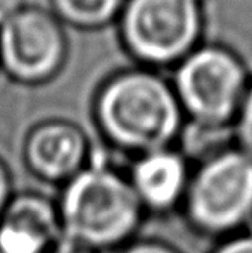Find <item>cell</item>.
<instances>
[{
    "instance_id": "3957f363",
    "label": "cell",
    "mask_w": 252,
    "mask_h": 253,
    "mask_svg": "<svg viewBox=\"0 0 252 253\" xmlns=\"http://www.w3.org/2000/svg\"><path fill=\"white\" fill-rule=\"evenodd\" d=\"M199 31L195 0H128L123 35L135 55L169 62L190 48Z\"/></svg>"
},
{
    "instance_id": "ba28073f",
    "label": "cell",
    "mask_w": 252,
    "mask_h": 253,
    "mask_svg": "<svg viewBox=\"0 0 252 253\" xmlns=\"http://www.w3.org/2000/svg\"><path fill=\"white\" fill-rule=\"evenodd\" d=\"M55 231L54 212L47 203L31 197L19 198L0 226V253H42Z\"/></svg>"
},
{
    "instance_id": "30bf717a",
    "label": "cell",
    "mask_w": 252,
    "mask_h": 253,
    "mask_svg": "<svg viewBox=\"0 0 252 253\" xmlns=\"http://www.w3.org/2000/svg\"><path fill=\"white\" fill-rule=\"evenodd\" d=\"M123 0H54L57 12L78 26H99L109 21Z\"/></svg>"
},
{
    "instance_id": "52a82bcc",
    "label": "cell",
    "mask_w": 252,
    "mask_h": 253,
    "mask_svg": "<svg viewBox=\"0 0 252 253\" xmlns=\"http://www.w3.org/2000/svg\"><path fill=\"white\" fill-rule=\"evenodd\" d=\"M26 155L31 167L44 177H66L83 160V134L69 124H45L30 136Z\"/></svg>"
},
{
    "instance_id": "9c48e42d",
    "label": "cell",
    "mask_w": 252,
    "mask_h": 253,
    "mask_svg": "<svg viewBox=\"0 0 252 253\" xmlns=\"http://www.w3.org/2000/svg\"><path fill=\"white\" fill-rule=\"evenodd\" d=\"M185 183V166L180 157L168 152H154L135 169L137 193L149 203L166 207L176 200Z\"/></svg>"
},
{
    "instance_id": "4fadbf2b",
    "label": "cell",
    "mask_w": 252,
    "mask_h": 253,
    "mask_svg": "<svg viewBox=\"0 0 252 253\" xmlns=\"http://www.w3.org/2000/svg\"><path fill=\"white\" fill-rule=\"evenodd\" d=\"M218 253H252V238H240V240L232 241Z\"/></svg>"
},
{
    "instance_id": "2e32d148",
    "label": "cell",
    "mask_w": 252,
    "mask_h": 253,
    "mask_svg": "<svg viewBox=\"0 0 252 253\" xmlns=\"http://www.w3.org/2000/svg\"><path fill=\"white\" fill-rule=\"evenodd\" d=\"M52 253H90V252H87L85 248H81L80 245L73 243V241H71V243L67 241V243L59 245L57 250H54Z\"/></svg>"
},
{
    "instance_id": "6da1fadb",
    "label": "cell",
    "mask_w": 252,
    "mask_h": 253,
    "mask_svg": "<svg viewBox=\"0 0 252 253\" xmlns=\"http://www.w3.org/2000/svg\"><path fill=\"white\" fill-rule=\"evenodd\" d=\"M97 110L109 136L128 148L159 152L180 124L176 98L149 73H126L112 80L102 91Z\"/></svg>"
},
{
    "instance_id": "5b68a950",
    "label": "cell",
    "mask_w": 252,
    "mask_h": 253,
    "mask_svg": "<svg viewBox=\"0 0 252 253\" xmlns=\"http://www.w3.org/2000/svg\"><path fill=\"white\" fill-rule=\"evenodd\" d=\"M0 57L12 76L40 81L57 71L64 57V35L57 19L37 9L19 10L2 24Z\"/></svg>"
},
{
    "instance_id": "277c9868",
    "label": "cell",
    "mask_w": 252,
    "mask_h": 253,
    "mask_svg": "<svg viewBox=\"0 0 252 253\" xmlns=\"http://www.w3.org/2000/svg\"><path fill=\"white\" fill-rule=\"evenodd\" d=\"M252 210V159L244 152L218 155L202 167L192 186L190 212L211 231L230 229Z\"/></svg>"
},
{
    "instance_id": "5bb4252c",
    "label": "cell",
    "mask_w": 252,
    "mask_h": 253,
    "mask_svg": "<svg viewBox=\"0 0 252 253\" xmlns=\"http://www.w3.org/2000/svg\"><path fill=\"white\" fill-rule=\"evenodd\" d=\"M126 253H175L164 247H159V245H138V247L130 248Z\"/></svg>"
},
{
    "instance_id": "7a4b0ae2",
    "label": "cell",
    "mask_w": 252,
    "mask_h": 253,
    "mask_svg": "<svg viewBox=\"0 0 252 253\" xmlns=\"http://www.w3.org/2000/svg\"><path fill=\"white\" fill-rule=\"evenodd\" d=\"M62 219L71 240L95 247L118 243L138 222V195L116 174L88 170L67 188Z\"/></svg>"
},
{
    "instance_id": "8fae6325",
    "label": "cell",
    "mask_w": 252,
    "mask_h": 253,
    "mask_svg": "<svg viewBox=\"0 0 252 253\" xmlns=\"http://www.w3.org/2000/svg\"><path fill=\"white\" fill-rule=\"evenodd\" d=\"M239 134L240 141H242L244 153L252 159V93L247 97L246 105L242 109V116H240L239 124Z\"/></svg>"
},
{
    "instance_id": "9a60e30c",
    "label": "cell",
    "mask_w": 252,
    "mask_h": 253,
    "mask_svg": "<svg viewBox=\"0 0 252 253\" xmlns=\"http://www.w3.org/2000/svg\"><path fill=\"white\" fill-rule=\"evenodd\" d=\"M7 193H9V179H7L3 167L0 166V209H2V205L7 200Z\"/></svg>"
},
{
    "instance_id": "8992f818",
    "label": "cell",
    "mask_w": 252,
    "mask_h": 253,
    "mask_svg": "<svg viewBox=\"0 0 252 253\" xmlns=\"http://www.w3.org/2000/svg\"><path fill=\"white\" fill-rule=\"evenodd\" d=\"M180 97L201 123L219 124L235 109L242 90L239 64L221 50L197 52L178 73Z\"/></svg>"
},
{
    "instance_id": "7c38bea8",
    "label": "cell",
    "mask_w": 252,
    "mask_h": 253,
    "mask_svg": "<svg viewBox=\"0 0 252 253\" xmlns=\"http://www.w3.org/2000/svg\"><path fill=\"white\" fill-rule=\"evenodd\" d=\"M23 7V0H0V24H5Z\"/></svg>"
}]
</instances>
